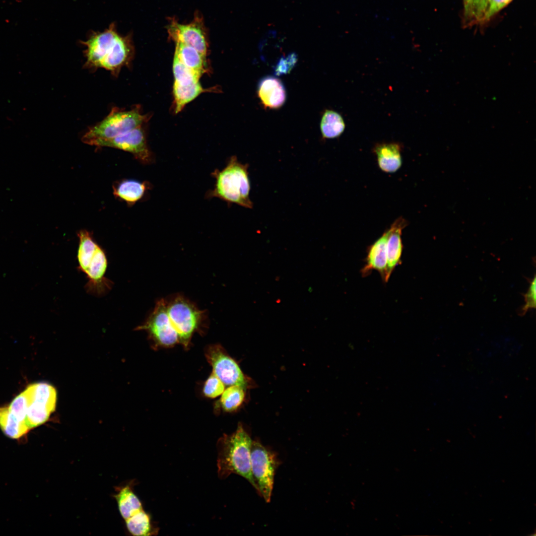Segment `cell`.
<instances>
[{"label":"cell","mask_w":536,"mask_h":536,"mask_svg":"<svg viewBox=\"0 0 536 536\" xmlns=\"http://www.w3.org/2000/svg\"><path fill=\"white\" fill-rule=\"evenodd\" d=\"M86 61L84 67L88 69L104 68L117 77L122 67H130L134 55L131 35L123 36L111 24L103 32H94L85 41Z\"/></svg>","instance_id":"cell-1"},{"label":"cell","mask_w":536,"mask_h":536,"mask_svg":"<svg viewBox=\"0 0 536 536\" xmlns=\"http://www.w3.org/2000/svg\"><path fill=\"white\" fill-rule=\"evenodd\" d=\"M252 440L241 424L230 435L224 434L218 440L217 473L221 479L238 474L248 480L258 492L251 465Z\"/></svg>","instance_id":"cell-2"},{"label":"cell","mask_w":536,"mask_h":536,"mask_svg":"<svg viewBox=\"0 0 536 536\" xmlns=\"http://www.w3.org/2000/svg\"><path fill=\"white\" fill-rule=\"evenodd\" d=\"M248 167V164L240 162L236 156H231L224 168L211 173L215 183L213 189L207 192L206 198H217L230 204L252 208Z\"/></svg>","instance_id":"cell-3"},{"label":"cell","mask_w":536,"mask_h":536,"mask_svg":"<svg viewBox=\"0 0 536 536\" xmlns=\"http://www.w3.org/2000/svg\"><path fill=\"white\" fill-rule=\"evenodd\" d=\"M77 235L78 267L86 275L85 289L91 294L103 296L111 290L113 284L105 276L108 265L106 254L87 230L79 231Z\"/></svg>","instance_id":"cell-4"},{"label":"cell","mask_w":536,"mask_h":536,"mask_svg":"<svg viewBox=\"0 0 536 536\" xmlns=\"http://www.w3.org/2000/svg\"><path fill=\"white\" fill-rule=\"evenodd\" d=\"M149 119L148 115L141 114L139 106L129 110L114 107L105 118L88 129L81 140L84 143L95 146L100 141L114 138L141 127Z\"/></svg>","instance_id":"cell-5"},{"label":"cell","mask_w":536,"mask_h":536,"mask_svg":"<svg viewBox=\"0 0 536 536\" xmlns=\"http://www.w3.org/2000/svg\"><path fill=\"white\" fill-rule=\"evenodd\" d=\"M170 322L179 336V343L188 348L193 334L202 330L206 323L205 310L181 294L166 300Z\"/></svg>","instance_id":"cell-6"},{"label":"cell","mask_w":536,"mask_h":536,"mask_svg":"<svg viewBox=\"0 0 536 536\" xmlns=\"http://www.w3.org/2000/svg\"><path fill=\"white\" fill-rule=\"evenodd\" d=\"M280 462L275 453L258 441H252L251 465L258 493L266 502L270 501L275 471Z\"/></svg>","instance_id":"cell-7"},{"label":"cell","mask_w":536,"mask_h":536,"mask_svg":"<svg viewBox=\"0 0 536 536\" xmlns=\"http://www.w3.org/2000/svg\"><path fill=\"white\" fill-rule=\"evenodd\" d=\"M24 391L27 401L26 423L30 430L48 420L55 410L57 394L54 386L45 382L31 384Z\"/></svg>","instance_id":"cell-8"},{"label":"cell","mask_w":536,"mask_h":536,"mask_svg":"<svg viewBox=\"0 0 536 536\" xmlns=\"http://www.w3.org/2000/svg\"><path fill=\"white\" fill-rule=\"evenodd\" d=\"M136 330L146 331L156 346L171 347L179 343L178 335L170 322L164 299L156 302L152 311Z\"/></svg>","instance_id":"cell-9"},{"label":"cell","mask_w":536,"mask_h":536,"mask_svg":"<svg viewBox=\"0 0 536 536\" xmlns=\"http://www.w3.org/2000/svg\"><path fill=\"white\" fill-rule=\"evenodd\" d=\"M205 356L211 366L212 372L225 386L238 385L246 389L248 385L247 378L243 374L237 363L218 344L208 346Z\"/></svg>","instance_id":"cell-10"},{"label":"cell","mask_w":536,"mask_h":536,"mask_svg":"<svg viewBox=\"0 0 536 536\" xmlns=\"http://www.w3.org/2000/svg\"><path fill=\"white\" fill-rule=\"evenodd\" d=\"M95 146L113 147L129 152L143 164H150L154 161L153 155L148 147L142 126L114 138L100 141Z\"/></svg>","instance_id":"cell-11"},{"label":"cell","mask_w":536,"mask_h":536,"mask_svg":"<svg viewBox=\"0 0 536 536\" xmlns=\"http://www.w3.org/2000/svg\"><path fill=\"white\" fill-rule=\"evenodd\" d=\"M167 31L169 36L176 43L192 47L206 57L208 49L206 34L202 20L199 17H195L188 24H181L173 20L168 25Z\"/></svg>","instance_id":"cell-12"},{"label":"cell","mask_w":536,"mask_h":536,"mask_svg":"<svg viewBox=\"0 0 536 536\" xmlns=\"http://www.w3.org/2000/svg\"><path fill=\"white\" fill-rule=\"evenodd\" d=\"M388 234V230H386L373 244L368 247L365 265L361 270L362 276H367L373 270H375L379 273L384 282L388 281L386 250Z\"/></svg>","instance_id":"cell-13"},{"label":"cell","mask_w":536,"mask_h":536,"mask_svg":"<svg viewBox=\"0 0 536 536\" xmlns=\"http://www.w3.org/2000/svg\"><path fill=\"white\" fill-rule=\"evenodd\" d=\"M257 93L259 98L266 108L277 109L285 103V88L282 81L276 77L267 76L259 82Z\"/></svg>","instance_id":"cell-14"},{"label":"cell","mask_w":536,"mask_h":536,"mask_svg":"<svg viewBox=\"0 0 536 536\" xmlns=\"http://www.w3.org/2000/svg\"><path fill=\"white\" fill-rule=\"evenodd\" d=\"M407 222L402 217L397 219L388 229L386 250L387 257V277L391 275L397 266L401 264L403 245L402 240V230Z\"/></svg>","instance_id":"cell-15"},{"label":"cell","mask_w":536,"mask_h":536,"mask_svg":"<svg viewBox=\"0 0 536 536\" xmlns=\"http://www.w3.org/2000/svg\"><path fill=\"white\" fill-rule=\"evenodd\" d=\"M379 168L386 173H394L402 166L401 146L395 142L377 144L374 148Z\"/></svg>","instance_id":"cell-16"},{"label":"cell","mask_w":536,"mask_h":536,"mask_svg":"<svg viewBox=\"0 0 536 536\" xmlns=\"http://www.w3.org/2000/svg\"><path fill=\"white\" fill-rule=\"evenodd\" d=\"M151 185L147 181L140 182L133 180H125L113 187V194L116 198L126 201L130 205L134 204L141 199Z\"/></svg>","instance_id":"cell-17"},{"label":"cell","mask_w":536,"mask_h":536,"mask_svg":"<svg viewBox=\"0 0 536 536\" xmlns=\"http://www.w3.org/2000/svg\"><path fill=\"white\" fill-rule=\"evenodd\" d=\"M119 512L125 520L143 509L142 504L133 491L131 484L118 488L114 496Z\"/></svg>","instance_id":"cell-18"},{"label":"cell","mask_w":536,"mask_h":536,"mask_svg":"<svg viewBox=\"0 0 536 536\" xmlns=\"http://www.w3.org/2000/svg\"><path fill=\"white\" fill-rule=\"evenodd\" d=\"M176 44L175 55L184 65L201 75L206 71V57L192 47Z\"/></svg>","instance_id":"cell-19"},{"label":"cell","mask_w":536,"mask_h":536,"mask_svg":"<svg viewBox=\"0 0 536 536\" xmlns=\"http://www.w3.org/2000/svg\"><path fill=\"white\" fill-rule=\"evenodd\" d=\"M210 89L203 88L200 82L182 86L176 84L173 85L175 112H181L186 104L193 101L202 93L210 91Z\"/></svg>","instance_id":"cell-20"},{"label":"cell","mask_w":536,"mask_h":536,"mask_svg":"<svg viewBox=\"0 0 536 536\" xmlns=\"http://www.w3.org/2000/svg\"><path fill=\"white\" fill-rule=\"evenodd\" d=\"M345 128V123L340 114L331 110H326L325 111L320 123V129L323 138L337 137L342 134Z\"/></svg>","instance_id":"cell-21"},{"label":"cell","mask_w":536,"mask_h":536,"mask_svg":"<svg viewBox=\"0 0 536 536\" xmlns=\"http://www.w3.org/2000/svg\"><path fill=\"white\" fill-rule=\"evenodd\" d=\"M128 531L133 536H151L157 531L152 527L150 516L142 509L125 520Z\"/></svg>","instance_id":"cell-22"},{"label":"cell","mask_w":536,"mask_h":536,"mask_svg":"<svg viewBox=\"0 0 536 536\" xmlns=\"http://www.w3.org/2000/svg\"><path fill=\"white\" fill-rule=\"evenodd\" d=\"M245 389L238 385L228 386L221 395L218 404L225 412H232L237 409L245 398Z\"/></svg>","instance_id":"cell-23"},{"label":"cell","mask_w":536,"mask_h":536,"mask_svg":"<svg viewBox=\"0 0 536 536\" xmlns=\"http://www.w3.org/2000/svg\"><path fill=\"white\" fill-rule=\"evenodd\" d=\"M174 84L186 86L199 81L201 75L184 65L174 54L173 63Z\"/></svg>","instance_id":"cell-24"},{"label":"cell","mask_w":536,"mask_h":536,"mask_svg":"<svg viewBox=\"0 0 536 536\" xmlns=\"http://www.w3.org/2000/svg\"><path fill=\"white\" fill-rule=\"evenodd\" d=\"M225 385L213 372L205 381L203 387V394L207 398L214 399L221 395L225 390Z\"/></svg>","instance_id":"cell-25"},{"label":"cell","mask_w":536,"mask_h":536,"mask_svg":"<svg viewBox=\"0 0 536 536\" xmlns=\"http://www.w3.org/2000/svg\"><path fill=\"white\" fill-rule=\"evenodd\" d=\"M530 283V286L527 292L523 294L525 304L519 310V314L520 315H524L529 309L535 308L536 307V281L535 275Z\"/></svg>","instance_id":"cell-26"},{"label":"cell","mask_w":536,"mask_h":536,"mask_svg":"<svg viewBox=\"0 0 536 536\" xmlns=\"http://www.w3.org/2000/svg\"><path fill=\"white\" fill-rule=\"evenodd\" d=\"M297 61V56L295 53H291L286 58H281L275 68L276 75L285 74L291 70Z\"/></svg>","instance_id":"cell-27"},{"label":"cell","mask_w":536,"mask_h":536,"mask_svg":"<svg viewBox=\"0 0 536 536\" xmlns=\"http://www.w3.org/2000/svg\"><path fill=\"white\" fill-rule=\"evenodd\" d=\"M489 0H473L471 18L477 21L484 20Z\"/></svg>","instance_id":"cell-28"},{"label":"cell","mask_w":536,"mask_h":536,"mask_svg":"<svg viewBox=\"0 0 536 536\" xmlns=\"http://www.w3.org/2000/svg\"><path fill=\"white\" fill-rule=\"evenodd\" d=\"M512 0H489L484 20L489 19Z\"/></svg>","instance_id":"cell-29"},{"label":"cell","mask_w":536,"mask_h":536,"mask_svg":"<svg viewBox=\"0 0 536 536\" xmlns=\"http://www.w3.org/2000/svg\"><path fill=\"white\" fill-rule=\"evenodd\" d=\"M465 12L466 16L471 17L473 0H464Z\"/></svg>","instance_id":"cell-30"}]
</instances>
